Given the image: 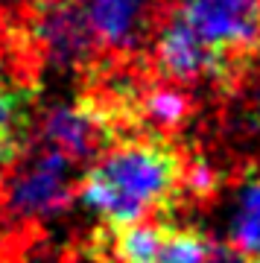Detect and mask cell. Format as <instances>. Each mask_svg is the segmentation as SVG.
<instances>
[{"mask_svg":"<svg viewBox=\"0 0 260 263\" xmlns=\"http://www.w3.org/2000/svg\"><path fill=\"white\" fill-rule=\"evenodd\" d=\"M243 263H260V254H251V257H243Z\"/></svg>","mask_w":260,"mask_h":263,"instance_id":"obj_11","label":"cell"},{"mask_svg":"<svg viewBox=\"0 0 260 263\" xmlns=\"http://www.w3.org/2000/svg\"><path fill=\"white\" fill-rule=\"evenodd\" d=\"M132 114L135 123L155 135H170L190 117V100L176 85H152L132 97Z\"/></svg>","mask_w":260,"mask_h":263,"instance_id":"obj_9","label":"cell"},{"mask_svg":"<svg viewBox=\"0 0 260 263\" xmlns=\"http://www.w3.org/2000/svg\"><path fill=\"white\" fill-rule=\"evenodd\" d=\"M32 38L56 67H82L100 47L88 24L85 0H35Z\"/></svg>","mask_w":260,"mask_h":263,"instance_id":"obj_4","label":"cell"},{"mask_svg":"<svg viewBox=\"0 0 260 263\" xmlns=\"http://www.w3.org/2000/svg\"><path fill=\"white\" fill-rule=\"evenodd\" d=\"M187 164L170 135H126L79 179V199L102 219V228L138 226L178 208L187 196Z\"/></svg>","mask_w":260,"mask_h":263,"instance_id":"obj_1","label":"cell"},{"mask_svg":"<svg viewBox=\"0 0 260 263\" xmlns=\"http://www.w3.org/2000/svg\"><path fill=\"white\" fill-rule=\"evenodd\" d=\"M152 65L155 73L170 85H190V82H231L234 70L225 59L205 47L190 32L181 18L170 15V21L158 29L152 44Z\"/></svg>","mask_w":260,"mask_h":263,"instance_id":"obj_5","label":"cell"},{"mask_svg":"<svg viewBox=\"0 0 260 263\" xmlns=\"http://www.w3.org/2000/svg\"><path fill=\"white\" fill-rule=\"evenodd\" d=\"M155 0H85L97 44L117 53L138 50L152 27Z\"/></svg>","mask_w":260,"mask_h":263,"instance_id":"obj_6","label":"cell"},{"mask_svg":"<svg viewBox=\"0 0 260 263\" xmlns=\"http://www.w3.org/2000/svg\"><path fill=\"white\" fill-rule=\"evenodd\" d=\"M3 3H15V0H3Z\"/></svg>","mask_w":260,"mask_h":263,"instance_id":"obj_12","label":"cell"},{"mask_svg":"<svg viewBox=\"0 0 260 263\" xmlns=\"http://www.w3.org/2000/svg\"><path fill=\"white\" fill-rule=\"evenodd\" d=\"M67 167L70 161L56 149L41 152L27 167L24 176H18L12 187V205L21 214H53L65 205L67 199Z\"/></svg>","mask_w":260,"mask_h":263,"instance_id":"obj_8","label":"cell"},{"mask_svg":"<svg viewBox=\"0 0 260 263\" xmlns=\"http://www.w3.org/2000/svg\"><path fill=\"white\" fill-rule=\"evenodd\" d=\"M35 105L38 91L32 85L0 76V181L27 152L35 126Z\"/></svg>","mask_w":260,"mask_h":263,"instance_id":"obj_7","label":"cell"},{"mask_svg":"<svg viewBox=\"0 0 260 263\" xmlns=\"http://www.w3.org/2000/svg\"><path fill=\"white\" fill-rule=\"evenodd\" d=\"M97 237L108 249V257L117 263H205L214 243L187 226H126V228H102Z\"/></svg>","mask_w":260,"mask_h":263,"instance_id":"obj_3","label":"cell"},{"mask_svg":"<svg viewBox=\"0 0 260 263\" xmlns=\"http://www.w3.org/2000/svg\"><path fill=\"white\" fill-rule=\"evenodd\" d=\"M173 15L237 73L260 53V0H181Z\"/></svg>","mask_w":260,"mask_h":263,"instance_id":"obj_2","label":"cell"},{"mask_svg":"<svg viewBox=\"0 0 260 263\" xmlns=\"http://www.w3.org/2000/svg\"><path fill=\"white\" fill-rule=\"evenodd\" d=\"M228 246L243 257L260 254V176L249 179L246 187H243L240 211H237V219H234V231Z\"/></svg>","mask_w":260,"mask_h":263,"instance_id":"obj_10","label":"cell"}]
</instances>
